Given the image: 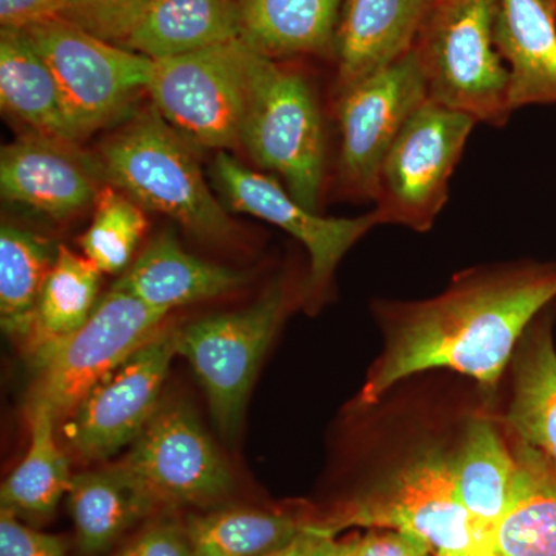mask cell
I'll list each match as a JSON object with an SVG mask.
<instances>
[{
  "instance_id": "obj_38",
  "label": "cell",
  "mask_w": 556,
  "mask_h": 556,
  "mask_svg": "<svg viewBox=\"0 0 556 556\" xmlns=\"http://www.w3.org/2000/svg\"><path fill=\"white\" fill-rule=\"evenodd\" d=\"M470 556H496L495 552H493L492 546L482 547L481 551L475 552L473 555Z\"/></svg>"
},
{
  "instance_id": "obj_34",
  "label": "cell",
  "mask_w": 556,
  "mask_h": 556,
  "mask_svg": "<svg viewBox=\"0 0 556 556\" xmlns=\"http://www.w3.org/2000/svg\"><path fill=\"white\" fill-rule=\"evenodd\" d=\"M345 541L350 556H434L422 540L396 530L368 529Z\"/></svg>"
},
{
  "instance_id": "obj_35",
  "label": "cell",
  "mask_w": 556,
  "mask_h": 556,
  "mask_svg": "<svg viewBox=\"0 0 556 556\" xmlns=\"http://www.w3.org/2000/svg\"><path fill=\"white\" fill-rule=\"evenodd\" d=\"M64 0H0V25L24 30L36 22L54 17Z\"/></svg>"
},
{
  "instance_id": "obj_17",
  "label": "cell",
  "mask_w": 556,
  "mask_h": 556,
  "mask_svg": "<svg viewBox=\"0 0 556 556\" xmlns=\"http://www.w3.org/2000/svg\"><path fill=\"white\" fill-rule=\"evenodd\" d=\"M247 276L189 254L172 230L148 244L115 287L126 289L150 309L169 314L190 303L222 298L243 287Z\"/></svg>"
},
{
  "instance_id": "obj_5",
  "label": "cell",
  "mask_w": 556,
  "mask_h": 556,
  "mask_svg": "<svg viewBox=\"0 0 556 556\" xmlns=\"http://www.w3.org/2000/svg\"><path fill=\"white\" fill-rule=\"evenodd\" d=\"M314 526L327 536L350 527L396 530L422 540L434 556H470L492 546L457 496L453 457L439 450L424 453Z\"/></svg>"
},
{
  "instance_id": "obj_30",
  "label": "cell",
  "mask_w": 556,
  "mask_h": 556,
  "mask_svg": "<svg viewBox=\"0 0 556 556\" xmlns=\"http://www.w3.org/2000/svg\"><path fill=\"white\" fill-rule=\"evenodd\" d=\"M93 207L89 229L79 240L84 257L102 274L123 273L148 230L144 207L112 185L100 190Z\"/></svg>"
},
{
  "instance_id": "obj_19",
  "label": "cell",
  "mask_w": 556,
  "mask_h": 556,
  "mask_svg": "<svg viewBox=\"0 0 556 556\" xmlns=\"http://www.w3.org/2000/svg\"><path fill=\"white\" fill-rule=\"evenodd\" d=\"M237 39V0H150L118 46L156 61Z\"/></svg>"
},
{
  "instance_id": "obj_18",
  "label": "cell",
  "mask_w": 556,
  "mask_h": 556,
  "mask_svg": "<svg viewBox=\"0 0 556 556\" xmlns=\"http://www.w3.org/2000/svg\"><path fill=\"white\" fill-rule=\"evenodd\" d=\"M495 40L510 75V108L556 104V16L543 0H497Z\"/></svg>"
},
{
  "instance_id": "obj_8",
  "label": "cell",
  "mask_w": 556,
  "mask_h": 556,
  "mask_svg": "<svg viewBox=\"0 0 556 556\" xmlns=\"http://www.w3.org/2000/svg\"><path fill=\"white\" fill-rule=\"evenodd\" d=\"M60 87L75 137H89L118 121L148 90L153 60L49 17L24 28Z\"/></svg>"
},
{
  "instance_id": "obj_12",
  "label": "cell",
  "mask_w": 556,
  "mask_h": 556,
  "mask_svg": "<svg viewBox=\"0 0 556 556\" xmlns=\"http://www.w3.org/2000/svg\"><path fill=\"white\" fill-rule=\"evenodd\" d=\"M427 100L426 78L415 50L338 91V177L348 195L375 201L388 150Z\"/></svg>"
},
{
  "instance_id": "obj_23",
  "label": "cell",
  "mask_w": 556,
  "mask_h": 556,
  "mask_svg": "<svg viewBox=\"0 0 556 556\" xmlns=\"http://www.w3.org/2000/svg\"><path fill=\"white\" fill-rule=\"evenodd\" d=\"M345 0H237L240 38L266 56L324 53L334 47Z\"/></svg>"
},
{
  "instance_id": "obj_13",
  "label": "cell",
  "mask_w": 556,
  "mask_h": 556,
  "mask_svg": "<svg viewBox=\"0 0 556 556\" xmlns=\"http://www.w3.org/2000/svg\"><path fill=\"white\" fill-rule=\"evenodd\" d=\"M177 354L178 328L164 325L91 388L64 428L75 455L94 463L134 444L160 407L164 380Z\"/></svg>"
},
{
  "instance_id": "obj_33",
  "label": "cell",
  "mask_w": 556,
  "mask_h": 556,
  "mask_svg": "<svg viewBox=\"0 0 556 556\" xmlns=\"http://www.w3.org/2000/svg\"><path fill=\"white\" fill-rule=\"evenodd\" d=\"M115 556H193L185 525L172 519L146 527Z\"/></svg>"
},
{
  "instance_id": "obj_22",
  "label": "cell",
  "mask_w": 556,
  "mask_h": 556,
  "mask_svg": "<svg viewBox=\"0 0 556 556\" xmlns=\"http://www.w3.org/2000/svg\"><path fill=\"white\" fill-rule=\"evenodd\" d=\"M0 104L27 131L79 142L56 79L24 30L0 31Z\"/></svg>"
},
{
  "instance_id": "obj_25",
  "label": "cell",
  "mask_w": 556,
  "mask_h": 556,
  "mask_svg": "<svg viewBox=\"0 0 556 556\" xmlns=\"http://www.w3.org/2000/svg\"><path fill=\"white\" fill-rule=\"evenodd\" d=\"M30 447L20 466L3 481L0 510L9 511L28 525H40L53 517L67 496L68 460L54 439L53 415L42 405L28 404Z\"/></svg>"
},
{
  "instance_id": "obj_36",
  "label": "cell",
  "mask_w": 556,
  "mask_h": 556,
  "mask_svg": "<svg viewBox=\"0 0 556 556\" xmlns=\"http://www.w3.org/2000/svg\"><path fill=\"white\" fill-rule=\"evenodd\" d=\"M324 536L327 535L318 532L314 522L311 521L306 529L302 530L294 540L263 556H313Z\"/></svg>"
},
{
  "instance_id": "obj_1",
  "label": "cell",
  "mask_w": 556,
  "mask_h": 556,
  "mask_svg": "<svg viewBox=\"0 0 556 556\" xmlns=\"http://www.w3.org/2000/svg\"><path fill=\"white\" fill-rule=\"evenodd\" d=\"M556 299V262L467 270L424 302L383 306L387 346L361 394L376 404L399 380L452 369L495 387L527 329Z\"/></svg>"
},
{
  "instance_id": "obj_28",
  "label": "cell",
  "mask_w": 556,
  "mask_h": 556,
  "mask_svg": "<svg viewBox=\"0 0 556 556\" xmlns=\"http://www.w3.org/2000/svg\"><path fill=\"white\" fill-rule=\"evenodd\" d=\"M311 521L283 511L219 508L186 519L193 556H263L294 540Z\"/></svg>"
},
{
  "instance_id": "obj_21",
  "label": "cell",
  "mask_w": 556,
  "mask_h": 556,
  "mask_svg": "<svg viewBox=\"0 0 556 556\" xmlns=\"http://www.w3.org/2000/svg\"><path fill=\"white\" fill-rule=\"evenodd\" d=\"M514 482L490 535L496 556H556V466L518 441Z\"/></svg>"
},
{
  "instance_id": "obj_31",
  "label": "cell",
  "mask_w": 556,
  "mask_h": 556,
  "mask_svg": "<svg viewBox=\"0 0 556 556\" xmlns=\"http://www.w3.org/2000/svg\"><path fill=\"white\" fill-rule=\"evenodd\" d=\"M150 0H64L56 16L119 43Z\"/></svg>"
},
{
  "instance_id": "obj_20",
  "label": "cell",
  "mask_w": 556,
  "mask_h": 556,
  "mask_svg": "<svg viewBox=\"0 0 556 556\" xmlns=\"http://www.w3.org/2000/svg\"><path fill=\"white\" fill-rule=\"evenodd\" d=\"M67 500L76 547L84 556L105 554L124 533L160 507L118 463L73 475Z\"/></svg>"
},
{
  "instance_id": "obj_29",
  "label": "cell",
  "mask_w": 556,
  "mask_h": 556,
  "mask_svg": "<svg viewBox=\"0 0 556 556\" xmlns=\"http://www.w3.org/2000/svg\"><path fill=\"white\" fill-rule=\"evenodd\" d=\"M101 274L89 258L60 244L36 308L31 338L25 346L30 356L73 334L89 320L100 302Z\"/></svg>"
},
{
  "instance_id": "obj_32",
  "label": "cell",
  "mask_w": 556,
  "mask_h": 556,
  "mask_svg": "<svg viewBox=\"0 0 556 556\" xmlns=\"http://www.w3.org/2000/svg\"><path fill=\"white\" fill-rule=\"evenodd\" d=\"M0 556H65V544L0 510Z\"/></svg>"
},
{
  "instance_id": "obj_7",
  "label": "cell",
  "mask_w": 556,
  "mask_h": 556,
  "mask_svg": "<svg viewBox=\"0 0 556 556\" xmlns=\"http://www.w3.org/2000/svg\"><path fill=\"white\" fill-rule=\"evenodd\" d=\"M166 317L113 285L83 327L31 354L28 404L42 405L56 420L67 419L91 388L166 325Z\"/></svg>"
},
{
  "instance_id": "obj_10",
  "label": "cell",
  "mask_w": 556,
  "mask_h": 556,
  "mask_svg": "<svg viewBox=\"0 0 556 556\" xmlns=\"http://www.w3.org/2000/svg\"><path fill=\"white\" fill-rule=\"evenodd\" d=\"M475 126L470 116L431 100L416 110L380 166L375 208L383 225L431 229Z\"/></svg>"
},
{
  "instance_id": "obj_15",
  "label": "cell",
  "mask_w": 556,
  "mask_h": 556,
  "mask_svg": "<svg viewBox=\"0 0 556 556\" xmlns=\"http://www.w3.org/2000/svg\"><path fill=\"white\" fill-rule=\"evenodd\" d=\"M105 185L100 159L70 139L27 131L0 153L3 200L49 218H72L93 206Z\"/></svg>"
},
{
  "instance_id": "obj_11",
  "label": "cell",
  "mask_w": 556,
  "mask_h": 556,
  "mask_svg": "<svg viewBox=\"0 0 556 556\" xmlns=\"http://www.w3.org/2000/svg\"><path fill=\"white\" fill-rule=\"evenodd\" d=\"M118 464L160 507L214 506L233 489L228 463L181 401H161Z\"/></svg>"
},
{
  "instance_id": "obj_6",
  "label": "cell",
  "mask_w": 556,
  "mask_h": 556,
  "mask_svg": "<svg viewBox=\"0 0 556 556\" xmlns=\"http://www.w3.org/2000/svg\"><path fill=\"white\" fill-rule=\"evenodd\" d=\"M257 53L237 39L153 61L146 93L163 118L192 144L218 152L236 148Z\"/></svg>"
},
{
  "instance_id": "obj_9",
  "label": "cell",
  "mask_w": 556,
  "mask_h": 556,
  "mask_svg": "<svg viewBox=\"0 0 556 556\" xmlns=\"http://www.w3.org/2000/svg\"><path fill=\"white\" fill-rule=\"evenodd\" d=\"M287 311L281 283L257 302L232 313L215 314L178 328V354L189 362L206 391L219 433H239L251 388L263 356Z\"/></svg>"
},
{
  "instance_id": "obj_16",
  "label": "cell",
  "mask_w": 556,
  "mask_h": 556,
  "mask_svg": "<svg viewBox=\"0 0 556 556\" xmlns=\"http://www.w3.org/2000/svg\"><path fill=\"white\" fill-rule=\"evenodd\" d=\"M433 0H345L336 31L340 91L404 58Z\"/></svg>"
},
{
  "instance_id": "obj_37",
  "label": "cell",
  "mask_w": 556,
  "mask_h": 556,
  "mask_svg": "<svg viewBox=\"0 0 556 556\" xmlns=\"http://www.w3.org/2000/svg\"><path fill=\"white\" fill-rule=\"evenodd\" d=\"M313 556H350L345 540H336V536H324Z\"/></svg>"
},
{
  "instance_id": "obj_14",
  "label": "cell",
  "mask_w": 556,
  "mask_h": 556,
  "mask_svg": "<svg viewBox=\"0 0 556 556\" xmlns=\"http://www.w3.org/2000/svg\"><path fill=\"white\" fill-rule=\"evenodd\" d=\"M211 175L233 211L287 230L308 249V291L313 295L327 288L346 252L369 230L383 225L376 208L354 218L321 217L300 204L276 178L249 169L226 150L215 156Z\"/></svg>"
},
{
  "instance_id": "obj_2",
  "label": "cell",
  "mask_w": 556,
  "mask_h": 556,
  "mask_svg": "<svg viewBox=\"0 0 556 556\" xmlns=\"http://www.w3.org/2000/svg\"><path fill=\"white\" fill-rule=\"evenodd\" d=\"M192 142L149 105L102 142L109 185L203 240L229 239L233 225L208 189Z\"/></svg>"
},
{
  "instance_id": "obj_39",
  "label": "cell",
  "mask_w": 556,
  "mask_h": 556,
  "mask_svg": "<svg viewBox=\"0 0 556 556\" xmlns=\"http://www.w3.org/2000/svg\"><path fill=\"white\" fill-rule=\"evenodd\" d=\"M544 3L551 9L552 13L556 16V0H543Z\"/></svg>"
},
{
  "instance_id": "obj_27",
  "label": "cell",
  "mask_w": 556,
  "mask_h": 556,
  "mask_svg": "<svg viewBox=\"0 0 556 556\" xmlns=\"http://www.w3.org/2000/svg\"><path fill=\"white\" fill-rule=\"evenodd\" d=\"M58 249L38 233L3 223L0 229V324L9 338L27 346L36 308Z\"/></svg>"
},
{
  "instance_id": "obj_26",
  "label": "cell",
  "mask_w": 556,
  "mask_h": 556,
  "mask_svg": "<svg viewBox=\"0 0 556 556\" xmlns=\"http://www.w3.org/2000/svg\"><path fill=\"white\" fill-rule=\"evenodd\" d=\"M515 470L514 450L507 447L495 426L475 419L453 456V475L460 503L486 538L506 507Z\"/></svg>"
},
{
  "instance_id": "obj_24",
  "label": "cell",
  "mask_w": 556,
  "mask_h": 556,
  "mask_svg": "<svg viewBox=\"0 0 556 556\" xmlns=\"http://www.w3.org/2000/svg\"><path fill=\"white\" fill-rule=\"evenodd\" d=\"M507 424L519 442L556 466V350L548 316H538L519 342Z\"/></svg>"
},
{
  "instance_id": "obj_3",
  "label": "cell",
  "mask_w": 556,
  "mask_h": 556,
  "mask_svg": "<svg viewBox=\"0 0 556 556\" xmlns=\"http://www.w3.org/2000/svg\"><path fill=\"white\" fill-rule=\"evenodd\" d=\"M497 0H433L415 47L428 100L477 124L501 127L510 108V75L495 40Z\"/></svg>"
},
{
  "instance_id": "obj_4",
  "label": "cell",
  "mask_w": 556,
  "mask_h": 556,
  "mask_svg": "<svg viewBox=\"0 0 556 556\" xmlns=\"http://www.w3.org/2000/svg\"><path fill=\"white\" fill-rule=\"evenodd\" d=\"M240 144L263 170L274 172L303 206L317 212L327 174V134L305 75L257 53Z\"/></svg>"
}]
</instances>
